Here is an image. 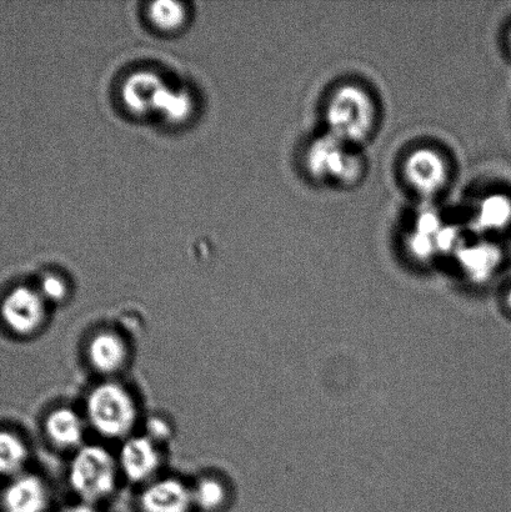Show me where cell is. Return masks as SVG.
Masks as SVG:
<instances>
[{
    "label": "cell",
    "mask_w": 511,
    "mask_h": 512,
    "mask_svg": "<svg viewBox=\"0 0 511 512\" xmlns=\"http://www.w3.org/2000/svg\"><path fill=\"white\" fill-rule=\"evenodd\" d=\"M327 120L333 137L349 145L363 142L373 128L372 99L354 85L340 88L330 100Z\"/></svg>",
    "instance_id": "6da1fadb"
},
{
    "label": "cell",
    "mask_w": 511,
    "mask_h": 512,
    "mask_svg": "<svg viewBox=\"0 0 511 512\" xmlns=\"http://www.w3.org/2000/svg\"><path fill=\"white\" fill-rule=\"evenodd\" d=\"M88 414L94 428L112 438L127 434L137 419L133 399L117 384L100 385L90 394Z\"/></svg>",
    "instance_id": "7a4b0ae2"
},
{
    "label": "cell",
    "mask_w": 511,
    "mask_h": 512,
    "mask_svg": "<svg viewBox=\"0 0 511 512\" xmlns=\"http://www.w3.org/2000/svg\"><path fill=\"white\" fill-rule=\"evenodd\" d=\"M117 479L115 463L99 446H88L79 451L70 468V484L80 498L95 501L112 493Z\"/></svg>",
    "instance_id": "3957f363"
},
{
    "label": "cell",
    "mask_w": 511,
    "mask_h": 512,
    "mask_svg": "<svg viewBox=\"0 0 511 512\" xmlns=\"http://www.w3.org/2000/svg\"><path fill=\"white\" fill-rule=\"evenodd\" d=\"M348 145L330 134L318 139L308 153L310 174L320 182H355L362 173V165L358 155L350 152Z\"/></svg>",
    "instance_id": "277c9868"
},
{
    "label": "cell",
    "mask_w": 511,
    "mask_h": 512,
    "mask_svg": "<svg viewBox=\"0 0 511 512\" xmlns=\"http://www.w3.org/2000/svg\"><path fill=\"white\" fill-rule=\"evenodd\" d=\"M4 324L19 335L32 334L44 319L43 296L29 288H17L0 305Z\"/></svg>",
    "instance_id": "5b68a950"
},
{
    "label": "cell",
    "mask_w": 511,
    "mask_h": 512,
    "mask_svg": "<svg viewBox=\"0 0 511 512\" xmlns=\"http://www.w3.org/2000/svg\"><path fill=\"white\" fill-rule=\"evenodd\" d=\"M167 88L158 74L143 70L125 80L120 95L128 112L144 117L157 113L159 99Z\"/></svg>",
    "instance_id": "8992f818"
},
{
    "label": "cell",
    "mask_w": 511,
    "mask_h": 512,
    "mask_svg": "<svg viewBox=\"0 0 511 512\" xmlns=\"http://www.w3.org/2000/svg\"><path fill=\"white\" fill-rule=\"evenodd\" d=\"M405 174L413 187L423 194H434L447 182L448 170L444 159L430 149H420L410 155Z\"/></svg>",
    "instance_id": "52a82bcc"
},
{
    "label": "cell",
    "mask_w": 511,
    "mask_h": 512,
    "mask_svg": "<svg viewBox=\"0 0 511 512\" xmlns=\"http://www.w3.org/2000/svg\"><path fill=\"white\" fill-rule=\"evenodd\" d=\"M2 503L5 512H43L47 491L35 476H19L5 489Z\"/></svg>",
    "instance_id": "ba28073f"
},
{
    "label": "cell",
    "mask_w": 511,
    "mask_h": 512,
    "mask_svg": "<svg viewBox=\"0 0 511 512\" xmlns=\"http://www.w3.org/2000/svg\"><path fill=\"white\" fill-rule=\"evenodd\" d=\"M192 501L193 495L180 481L167 479L145 490L140 504L144 512H188Z\"/></svg>",
    "instance_id": "9c48e42d"
},
{
    "label": "cell",
    "mask_w": 511,
    "mask_h": 512,
    "mask_svg": "<svg viewBox=\"0 0 511 512\" xmlns=\"http://www.w3.org/2000/svg\"><path fill=\"white\" fill-rule=\"evenodd\" d=\"M120 465L130 480L143 481L157 470L159 456L150 439L134 438L124 444Z\"/></svg>",
    "instance_id": "30bf717a"
},
{
    "label": "cell",
    "mask_w": 511,
    "mask_h": 512,
    "mask_svg": "<svg viewBox=\"0 0 511 512\" xmlns=\"http://www.w3.org/2000/svg\"><path fill=\"white\" fill-rule=\"evenodd\" d=\"M90 363L100 373L117 371L127 358V349L117 335L102 333L93 339L89 346Z\"/></svg>",
    "instance_id": "8fae6325"
},
{
    "label": "cell",
    "mask_w": 511,
    "mask_h": 512,
    "mask_svg": "<svg viewBox=\"0 0 511 512\" xmlns=\"http://www.w3.org/2000/svg\"><path fill=\"white\" fill-rule=\"evenodd\" d=\"M511 223V199L505 194H492L480 203L475 215L479 232H499Z\"/></svg>",
    "instance_id": "7c38bea8"
},
{
    "label": "cell",
    "mask_w": 511,
    "mask_h": 512,
    "mask_svg": "<svg viewBox=\"0 0 511 512\" xmlns=\"http://www.w3.org/2000/svg\"><path fill=\"white\" fill-rule=\"evenodd\" d=\"M83 423L70 409L55 410L47 420L50 440L60 448H73L83 439Z\"/></svg>",
    "instance_id": "4fadbf2b"
},
{
    "label": "cell",
    "mask_w": 511,
    "mask_h": 512,
    "mask_svg": "<svg viewBox=\"0 0 511 512\" xmlns=\"http://www.w3.org/2000/svg\"><path fill=\"white\" fill-rule=\"evenodd\" d=\"M460 263L470 275L477 278H487L498 268L502 253L499 248L493 244H477L468 248H460L458 250Z\"/></svg>",
    "instance_id": "5bb4252c"
},
{
    "label": "cell",
    "mask_w": 511,
    "mask_h": 512,
    "mask_svg": "<svg viewBox=\"0 0 511 512\" xmlns=\"http://www.w3.org/2000/svg\"><path fill=\"white\" fill-rule=\"evenodd\" d=\"M194 99L188 90L167 88L159 99L157 113L172 124H180L192 117Z\"/></svg>",
    "instance_id": "9a60e30c"
},
{
    "label": "cell",
    "mask_w": 511,
    "mask_h": 512,
    "mask_svg": "<svg viewBox=\"0 0 511 512\" xmlns=\"http://www.w3.org/2000/svg\"><path fill=\"white\" fill-rule=\"evenodd\" d=\"M27 458L28 449L23 440L10 431L0 430V475L19 474Z\"/></svg>",
    "instance_id": "2e32d148"
},
{
    "label": "cell",
    "mask_w": 511,
    "mask_h": 512,
    "mask_svg": "<svg viewBox=\"0 0 511 512\" xmlns=\"http://www.w3.org/2000/svg\"><path fill=\"white\" fill-rule=\"evenodd\" d=\"M148 15L155 28L163 32H174L187 22L188 12L182 3L157 2L150 4Z\"/></svg>",
    "instance_id": "e0dca14e"
},
{
    "label": "cell",
    "mask_w": 511,
    "mask_h": 512,
    "mask_svg": "<svg viewBox=\"0 0 511 512\" xmlns=\"http://www.w3.org/2000/svg\"><path fill=\"white\" fill-rule=\"evenodd\" d=\"M193 499L197 501L200 508L204 510H215L224 503L225 490L223 485L217 480H203L202 483L198 485L197 490H195Z\"/></svg>",
    "instance_id": "ac0fdd59"
},
{
    "label": "cell",
    "mask_w": 511,
    "mask_h": 512,
    "mask_svg": "<svg viewBox=\"0 0 511 512\" xmlns=\"http://www.w3.org/2000/svg\"><path fill=\"white\" fill-rule=\"evenodd\" d=\"M67 284L57 275L44 276L42 281V296L50 301H62L67 296Z\"/></svg>",
    "instance_id": "d6986e66"
},
{
    "label": "cell",
    "mask_w": 511,
    "mask_h": 512,
    "mask_svg": "<svg viewBox=\"0 0 511 512\" xmlns=\"http://www.w3.org/2000/svg\"><path fill=\"white\" fill-rule=\"evenodd\" d=\"M435 247L437 252H452L454 249H460V233L457 228L445 227L439 230V233L434 237Z\"/></svg>",
    "instance_id": "ffe728a7"
},
{
    "label": "cell",
    "mask_w": 511,
    "mask_h": 512,
    "mask_svg": "<svg viewBox=\"0 0 511 512\" xmlns=\"http://www.w3.org/2000/svg\"><path fill=\"white\" fill-rule=\"evenodd\" d=\"M409 247L412 253L420 259H427L429 256L437 253L434 238L418 232H415L412 234V237H410Z\"/></svg>",
    "instance_id": "44dd1931"
},
{
    "label": "cell",
    "mask_w": 511,
    "mask_h": 512,
    "mask_svg": "<svg viewBox=\"0 0 511 512\" xmlns=\"http://www.w3.org/2000/svg\"><path fill=\"white\" fill-rule=\"evenodd\" d=\"M442 228V220H440L437 214L433 212H425L418 218L415 232L434 238Z\"/></svg>",
    "instance_id": "7402d4cb"
},
{
    "label": "cell",
    "mask_w": 511,
    "mask_h": 512,
    "mask_svg": "<svg viewBox=\"0 0 511 512\" xmlns=\"http://www.w3.org/2000/svg\"><path fill=\"white\" fill-rule=\"evenodd\" d=\"M150 431H152V434L155 436H158V438H163V436L168 435L167 425L160 420H153L152 423H150Z\"/></svg>",
    "instance_id": "603a6c76"
},
{
    "label": "cell",
    "mask_w": 511,
    "mask_h": 512,
    "mask_svg": "<svg viewBox=\"0 0 511 512\" xmlns=\"http://www.w3.org/2000/svg\"><path fill=\"white\" fill-rule=\"evenodd\" d=\"M65 512H98L93 508V506H90L89 504H82L73 506V508L68 509Z\"/></svg>",
    "instance_id": "cb8c5ba5"
},
{
    "label": "cell",
    "mask_w": 511,
    "mask_h": 512,
    "mask_svg": "<svg viewBox=\"0 0 511 512\" xmlns=\"http://www.w3.org/2000/svg\"><path fill=\"white\" fill-rule=\"evenodd\" d=\"M508 303H509V306H510V309H511V291H510V294L508 296Z\"/></svg>",
    "instance_id": "d4e9b609"
},
{
    "label": "cell",
    "mask_w": 511,
    "mask_h": 512,
    "mask_svg": "<svg viewBox=\"0 0 511 512\" xmlns=\"http://www.w3.org/2000/svg\"><path fill=\"white\" fill-rule=\"evenodd\" d=\"M510 42H511V37H510Z\"/></svg>",
    "instance_id": "484cf974"
}]
</instances>
